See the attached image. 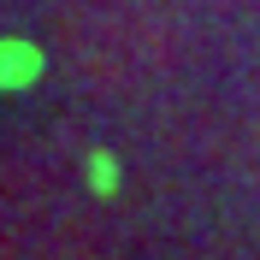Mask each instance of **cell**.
Segmentation results:
<instances>
[{"label":"cell","instance_id":"obj_1","mask_svg":"<svg viewBox=\"0 0 260 260\" xmlns=\"http://www.w3.org/2000/svg\"><path fill=\"white\" fill-rule=\"evenodd\" d=\"M95 189H113V160H95Z\"/></svg>","mask_w":260,"mask_h":260}]
</instances>
